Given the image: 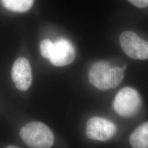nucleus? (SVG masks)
Masks as SVG:
<instances>
[{"instance_id": "f257e3e1", "label": "nucleus", "mask_w": 148, "mask_h": 148, "mask_svg": "<svg viewBox=\"0 0 148 148\" xmlns=\"http://www.w3.org/2000/svg\"><path fill=\"white\" fill-rule=\"evenodd\" d=\"M124 77V70L120 66H112L106 61H98L90 66L88 80L100 90H108L119 85Z\"/></svg>"}, {"instance_id": "f03ea898", "label": "nucleus", "mask_w": 148, "mask_h": 148, "mask_svg": "<svg viewBox=\"0 0 148 148\" xmlns=\"http://www.w3.org/2000/svg\"><path fill=\"white\" fill-rule=\"evenodd\" d=\"M21 139L30 148H50L54 142V136L50 128L39 121L27 123L21 129Z\"/></svg>"}, {"instance_id": "7ed1b4c3", "label": "nucleus", "mask_w": 148, "mask_h": 148, "mask_svg": "<svg viewBox=\"0 0 148 148\" xmlns=\"http://www.w3.org/2000/svg\"><path fill=\"white\" fill-rule=\"evenodd\" d=\"M142 106L140 94L134 88L124 87L116 94L113 108L119 115L123 117H132L138 113Z\"/></svg>"}, {"instance_id": "20e7f679", "label": "nucleus", "mask_w": 148, "mask_h": 148, "mask_svg": "<svg viewBox=\"0 0 148 148\" xmlns=\"http://www.w3.org/2000/svg\"><path fill=\"white\" fill-rule=\"evenodd\" d=\"M119 42L124 53L135 60L148 58V42L143 40L136 33L125 31L119 36Z\"/></svg>"}, {"instance_id": "39448f33", "label": "nucleus", "mask_w": 148, "mask_h": 148, "mask_svg": "<svg viewBox=\"0 0 148 148\" xmlns=\"http://www.w3.org/2000/svg\"><path fill=\"white\" fill-rule=\"evenodd\" d=\"M116 126L110 120L100 117L92 116L86 123V134L90 139L107 141L114 136Z\"/></svg>"}, {"instance_id": "423d86ee", "label": "nucleus", "mask_w": 148, "mask_h": 148, "mask_svg": "<svg viewBox=\"0 0 148 148\" xmlns=\"http://www.w3.org/2000/svg\"><path fill=\"white\" fill-rule=\"evenodd\" d=\"M12 79L17 89L27 90L32 81V69L27 59L23 57L14 61L12 68Z\"/></svg>"}, {"instance_id": "0eeeda50", "label": "nucleus", "mask_w": 148, "mask_h": 148, "mask_svg": "<svg viewBox=\"0 0 148 148\" xmlns=\"http://www.w3.org/2000/svg\"><path fill=\"white\" fill-rule=\"evenodd\" d=\"M75 49L69 40L60 38L53 42L50 62L56 66H64L71 64L75 58Z\"/></svg>"}, {"instance_id": "6e6552de", "label": "nucleus", "mask_w": 148, "mask_h": 148, "mask_svg": "<svg viewBox=\"0 0 148 148\" xmlns=\"http://www.w3.org/2000/svg\"><path fill=\"white\" fill-rule=\"evenodd\" d=\"M130 143L133 148H148V121L133 131L130 136Z\"/></svg>"}, {"instance_id": "1a4fd4ad", "label": "nucleus", "mask_w": 148, "mask_h": 148, "mask_svg": "<svg viewBox=\"0 0 148 148\" xmlns=\"http://www.w3.org/2000/svg\"><path fill=\"white\" fill-rule=\"evenodd\" d=\"M5 8L15 12H25L29 10L34 0H1Z\"/></svg>"}, {"instance_id": "9d476101", "label": "nucleus", "mask_w": 148, "mask_h": 148, "mask_svg": "<svg viewBox=\"0 0 148 148\" xmlns=\"http://www.w3.org/2000/svg\"><path fill=\"white\" fill-rule=\"evenodd\" d=\"M53 47V42L49 39L42 40L40 44V53L44 58L49 59L50 58Z\"/></svg>"}, {"instance_id": "9b49d317", "label": "nucleus", "mask_w": 148, "mask_h": 148, "mask_svg": "<svg viewBox=\"0 0 148 148\" xmlns=\"http://www.w3.org/2000/svg\"><path fill=\"white\" fill-rule=\"evenodd\" d=\"M132 4L138 8H146L148 6V0H128Z\"/></svg>"}, {"instance_id": "f8f14e48", "label": "nucleus", "mask_w": 148, "mask_h": 148, "mask_svg": "<svg viewBox=\"0 0 148 148\" xmlns=\"http://www.w3.org/2000/svg\"><path fill=\"white\" fill-rule=\"evenodd\" d=\"M6 148H19V147H16V146H14V145H9Z\"/></svg>"}]
</instances>
